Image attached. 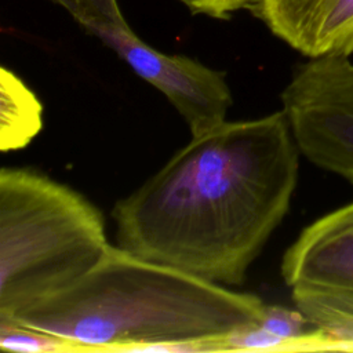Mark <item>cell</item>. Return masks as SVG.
<instances>
[{
  "label": "cell",
  "instance_id": "30bf717a",
  "mask_svg": "<svg viewBox=\"0 0 353 353\" xmlns=\"http://www.w3.org/2000/svg\"><path fill=\"white\" fill-rule=\"evenodd\" d=\"M0 349L14 353H73L85 352L58 335L21 325L12 320L0 319Z\"/></svg>",
  "mask_w": 353,
  "mask_h": 353
},
{
  "label": "cell",
  "instance_id": "7a4b0ae2",
  "mask_svg": "<svg viewBox=\"0 0 353 353\" xmlns=\"http://www.w3.org/2000/svg\"><path fill=\"white\" fill-rule=\"evenodd\" d=\"M263 301L181 269L109 245L69 288L11 319L80 345L85 352H137L142 346L223 336L259 324Z\"/></svg>",
  "mask_w": 353,
  "mask_h": 353
},
{
  "label": "cell",
  "instance_id": "277c9868",
  "mask_svg": "<svg viewBox=\"0 0 353 353\" xmlns=\"http://www.w3.org/2000/svg\"><path fill=\"white\" fill-rule=\"evenodd\" d=\"M113 50L141 79L157 88L186 121L192 137L223 121L232 106L225 74L185 55L161 52L141 40L127 22H116L85 0H51Z\"/></svg>",
  "mask_w": 353,
  "mask_h": 353
},
{
  "label": "cell",
  "instance_id": "7c38bea8",
  "mask_svg": "<svg viewBox=\"0 0 353 353\" xmlns=\"http://www.w3.org/2000/svg\"><path fill=\"white\" fill-rule=\"evenodd\" d=\"M85 1L92 4L97 10H99L102 14H105L110 19L116 22H125L123 12L117 4V0H85Z\"/></svg>",
  "mask_w": 353,
  "mask_h": 353
},
{
  "label": "cell",
  "instance_id": "3957f363",
  "mask_svg": "<svg viewBox=\"0 0 353 353\" xmlns=\"http://www.w3.org/2000/svg\"><path fill=\"white\" fill-rule=\"evenodd\" d=\"M110 244L101 211L79 192L26 168L0 171V319L55 295Z\"/></svg>",
  "mask_w": 353,
  "mask_h": 353
},
{
  "label": "cell",
  "instance_id": "9c48e42d",
  "mask_svg": "<svg viewBox=\"0 0 353 353\" xmlns=\"http://www.w3.org/2000/svg\"><path fill=\"white\" fill-rule=\"evenodd\" d=\"M292 301L309 323L330 334L339 346V352L353 353V294L292 288Z\"/></svg>",
  "mask_w": 353,
  "mask_h": 353
},
{
  "label": "cell",
  "instance_id": "8992f818",
  "mask_svg": "<svg viewBox=\"0 0 353 353\" xmlns=\"http://www.w3.org/2000/svg\"><path fill=\"white\" fill-rule=\"evenodd\" d=\"M281 276L291 290L353 294V201L301 232L283 256Z\"/></svg>",
  "mask_w": 353,
  "mask_h": 353
},
{
  "label": "cell",
  "instance_id": "52a82bcc",
  "mask_svg": "<svg viewBox=\"0 0 353 353\" xmlns=\"http://www.w3.org/2000/svg\"><path fill=\"white\" fill-rule=\"evenodd\" d=\"M251 10L309 58L353 54V0H259Z\"/></svg>",
  "mask_w": 353,
  "mask_h": 353
},
{
  "label": "cell",
  "instance_id": "6da1fadb",
  "mask_svg": "<svg viewBox=\"0 0 353 353\" xmlns=\"http://www.w3.org/2000/svg\"><path fill=\"white\" fill-rule=\"evenodd\" d=\"M299 148L281 110L192 137L113 207L119 245L223 285H239L287 215Z\"/></svg>",
  "mask_w": 353,
  "mask_h": 353
},
{
  "label": "cell",
  "instance_id": "5b68a950",
  "mask_svg": "<svg viewBox=\"0 0 353 353\" xmlns=\"http://www.w3.org/2000/svg\"><path fill=\"white\" fill-rule=\"evenodd\" d=\"M292 135L314 165L353 183V62L347 55L310 58L281 92Z\"/></svg>",
  "mask_w": 353,
  "mask_h": 353
},
{
  "label": "cell",
  "instance_id": "ba28073f",
  "mask_svg": "<svg viewBox=\"0 0 353 353\" xmlns=\"http://www.w3.org/2000/svg\"><path fill=\"white\" fill-rule=\"evenodd\" d=\"M43 128V106L36 94L10 69L0 68V149L28 146Z\"/></svg>",
  "mask_w": 353,
  "mask_h": 353
},
{
  "label": "cell",
  "instance_id": "8fae6325",
  "mask_svg": "<svg viewBox=\"0 0 353 353\" xmlns=\"http://www.w3.org/2000/svg\"><path fill=\"white\" fill-rule=\"evenodd\" d=\"M193 14L223 19L241 8H252L259 0H179Z\"/></svg>",
  "mask_w": 353,
  "mask_h": 353
}]
</instances>
